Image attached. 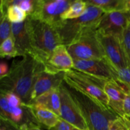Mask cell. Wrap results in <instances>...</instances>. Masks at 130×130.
<instances>
[{"instance_id": "cell-1", "label": "cell", "mask_w": 130, "mask_h": 130, "mask_svg": "<svg viewBox=\"0 0 130 130\" xmlns=\"http://www.w3.org/2000/svg\"><path fill=\"white\" fill-rule=\"evenodd\" d=\"M44 69L43 62L30 53H27L21 60H13L8 74L0 79V91L14 93L25 104H30L37 76Z\"/></svg>"}, {"instance_id": "cell-2", "label": "cell", "mask_w": 130, "mask_h": 130, "mask_svg": "<svg viewBox=\"0 0 130 130\" xmlns=\"http://www.w3.org/2000/svg\"><path fill=\"white\" fill-rule=\"evenodd\" d=\"M63 84L79 108L88 130H109L110 122L118 118L109 107L83 91Z\"/></svg>"}, {"instance_id": "cell-3", "label": "cell", "mask_w": 130, "mask_h": 130, "mask_svg": "<svg viewBox=\"0 0 130 130\" xmlns=\"http://www.w3.org/2000/svg\"><path fill=\"white\" fill-rule=\"evenodd\" d=\"M27 27L30 37L32 55L45 63L54 50L62 44L60 37L52 25L27 16Z\"/></svg>"}, {"instance_id": "cell-4", "label": "cell", "mask_w": 130, "mask_h": 130, "mask_svg": "<svg viewBox=\"0 0 130 130\" xmlns=\"http://www.w3.org/2000/svg\"><path fill=\"white\" fill-rule=\"evenodd\" d=\"M97 24L85 28L67 46V50L74 60L105 58L98 36Z\"/></svg>"}, {"instance_id": "cell-5", "label": "cell", "mask_w": 130, "mask_h": 130, "mask_svg": "<svg viewBox=\"0 0 130 130\" xmlns=\"http://www.w3.org/2000/svg\"><path fill=\"white\" fill-rule=\"evenodd\" d=\"M104 13L105 12L100 8L88 5L86 11L81 17L74 19L63 20L55 28L62 44L67 46L71 44L85 28L97 24Z\"/></svg>"}, {"instance_id": "cell-6", "label": "cell", "mask_w": 130, "mask_h": 130, "mask_svg": "<svg viewBox=\"0 0 130 130\" xmlns=\"http://www.w3.org/2000/svg\"><path fill=\"white\" fill-rule=\"evenodd\" d=\"M65 81L70 86L96 99L108 107L109 99L104 91V87L107 81H110L93 77L72 69L66 72Z\"/></svg>"}, {"instance_id": "cell-7", "label": "cell", "mask_w": 130, "mask_h": 130, "mask_svg": "<svg viewBox=\"0 0 130 130\" xmlns=\"http://www.w3.org/2000/svg\"><path fill=\"white\" fill-rule=\"evenodd\" d=\"M73 0H35L32 13L28 16L56 28L63 21L62 15L68 10Z\"/></svg>"}, {"instance_id": "cell-8", "label": "cell", "mask_w": 130, "mask_h": 130, "mask_svg": "<svg viewBox=\"0 0 130 130\" xmlns=\"http://www.w3.org/2000/svg\"><path fill=\"white\" fill-rule=\"evenodd\" d=\"M0 109L1 121L8 123L17 129L21 130L23 127L30 124L39 126L27 104L17 107L11 106L3 93L0 95Z\"/></svg>"}, {"instance_id": "cell-9", "label": "cell", "mask_w": 130, "mask_h": 130, "mask_svg": "<svg viewBox=\"0 0 130 130\" xmlns=\"http://www.w3.org/2000/svg\"><path fill=\"white\" fill-rule=\"evenodd\" d=\"M77 71L93 77L119 84L118 72L106 58L93 60H74V68Z\"/></svg>"}, {"instance_id": "cell-10", "label": "cell", "mask_w": 130, "mask_h": 130, "mask_svg": "<svg viewBox=\"0 0 130 130\" xmlns=\"http://www.w3.org/2000/svg\"><path fill=\"white\" fill-rule=\"evenodd\" d=\"M98 36L105 53V58L116 71L129 67L122 39L114 36L103 34L99 30Z\"/></svg>"}, {"instance_id": "cell-11", "label": "cell", "mask_w": 130, "mask_h": 130, "mask_svg": "<svg viewBox=\"0 0 130 130\" xmlns=\"http://www.w3.org/2000/svg\"><path fill=\"white\" fill-rule=\"evenodd\" d=\"M130 24V10H124L105 13L97 24L99 32L122 39L124 30Z\"/></svg>"}, {"instance_id": "cell-12", "label": "cell", "mask_w": 130, "mask_h": 130, "mask_svg": "<svg viewBox=\"0 0 130 130\" xmlns=\"http://www.w3.org/2000/svg\"><path fill=\"white\" fill-rule=\"evenodd\" d=\"M61 105L60 118L82 130H88L79 108L74 100L63 82L60 87Z\"/></svg>"}, {"instance_id": "cell-13", "label": "cell", "mask_w": 130, "mask_h": 130, "mask_svg": "<svg viewBox=\"0 0 130 130\" xmlns=\"http://www.w3.org/2000/svg\"><path fill=\"white\" fill-rule=\"evenodd\" d=\"M66 74V72L64 71L60 72H49L46 71L45 69L41 71L37 76L33 87L31 102L50 90L59 88L65 80Z\"/></svg>"}, {"instance_id": "cell-14", "label": "cell", "mask_w": 130, "mask_h": 130, "mask_svg": "<svg viewBox=\"0 0 130 130\" xmlns=\"http://www.w3.org/2000/svg\"><path fill=\"white\" fill-rule=\"evenodd\" d=\"M44 65L46 71L49 72H67L74 68V60L69 53L67 46L60 44L54 50Z\"/></svg>"}, {"instance_id": "cell-15", "label": "cell", "mask_w": 130, "mask_h": 130, "mask_svg": "<svg viewBox=\"0 0 130 130\" xmlns=\"http://www.w3.org/2000/svg\"><path fill=\"white\" fill-rule=\"evenodd\" d=\"M109 99L108 107L118 117H126L124 112V101L126 93L114 81H107L104 87Z\"/></svg>"}, {"instance_id": "cell-16", "label": "cell", "mask_w": 130, "mask_h": 130, "mask_svg": "<svg viewBox=\"0 0 130 130\" xmlns=\"http://www.w3.org/2000/svg\"><path fill=\"white\" fill-rule=\"evenodd\" d=\"M11 36L13 39L19 56L23 57L27 53L32 54V50L27 27L26 20L20 23H12Z\"/></svg>"}, {"instance_id": "cell-17", "label": "cell", "mask_w": 130, "mask_h": 130, "mask_svg": "<svg viewBox=\"0 0 130 130\" xmlns=\"http://www.w3.org/2000/svg\"><path fill=\"white\" fill-rule=\"evenodd\" d=\"M29 104L36 105L45 108L52 111L60 117L61 105L60 88L53 89L40 95Z\"/></svg>"}, {"instance_id": "cell-18", "label": "cell", "mask_w": 130, "mask_h": 130, "mask_svg": "<svg viewBox=\"0 0 130 130\" xmlns=\"http://www.w3.org/2000/svg\"><path fill=\"white\" fill-rule=\"evenodd\" d=\"M37 123L41 127L50 129L57 124L60 117L51 110L33 104H28Z\"/></svg>"}, {"instance_id": "cell-19", "label": "cell", "mask_w": 130, "mask_h": 130, "mask_svg": "<svg viewBox=\"0 0 130 130\" xmlns=\"http://www.w3.org/2000/svg\"><path fill=\"white\" fill-rule=\"evenodd\" d=\"M126 0H86L88 5L97 6L105 13L126 10Z\"/></svg>"}, {"instance_id": "cell-20", "label": "cell", "mask_w": 130, "mask_h": 130, "mask_svg": "<svg viewBox=\"0 0 130 130\" xmlns=\"http://www.w3.org/2000/svg\"><path fill=\"white\" fill-rule=\"evenodd\" d=\"M88 5L86 1L73 0L68 10L62 15L63 20H69L78 18L86 11Z\"/></svg>"}, {"instance_id": "cell-21", "label": "cell", "mask_w": 130, "mask_h": 130, "mask_svg": "<svg viewBox=\"0 0 130 130\" xmlns=\"http://www.w3.org/2000/svg\"><path fill=\"white\" fill-rule=\"evenodd\" d=\"M0 55L2 58L5 57H15L19 56L17 50L15 46L12 36L7 38L1 43L0 45Z\"/></svg>"}, {"instance_id": "cell-22", "label": "cell", "mask_w": 130, "mask_h": 130, "mask_svg": "<svg viewBox=\"0 0 130 130\" xmlns=\"http://www.w3.org/2000/svg\"><path fill=\"white\" fill-rule=\"evenodd\" d=\"M8 18L11 23L23 22L27 19V14L21 8L17 5H11L7 9L6 11Z\"/></svg>"}, {"instance_id": "cell-23", "label": "cell", "mask_w": 130, "mask_h": 130, "mask_svg": "<svg viewBox=\"0 0 130 130\" xmlns=\"http://www.w3.org/2000/svg\"><path fill=\"white\" fill-rule=\"evenodd\" d=\"M0 19V41L2 43L12 35V23L8 18L6 13L1 14Z\"/></svg>"}, {"instance_id": "cell-24", "label": "cell", "mask_w": 130, "mask_h": 130, "mask_svg": "<svg viewBox=\"0 0 130 130\" xmlns=\"http://www.w3.org/2000/svg\"><path fill=\"white\" fill-rule=\"evenodd\" d=\"M109 130H130V119L128 117H118L110 122Z\"/></svg>"}, {"instance_id": "cell-25", "label": "cell", "mask_w": 130, "mask_h": 130, "mask_svg": "<svg viewBox=\"0 0 130 130\" xmlns=\"http://www.w3.org/2000/svg\"><path fill=\"white\" fill-rule=\"evenodd\" d=\"M1 93H3L6 97L8 102L11 106L17 107H22L26 105L24 102L22 101L20 97H19L17 95L12 92H2L1 91Z\"/></svg>"}, {"instance_id": "cell-26", "label": "cell", "mask_w": 130, "mask_h": 130, "mask_svg": "<svg viewBox=\"0 0 130 130\" xmlns=\"http://www.w3.org/2000/svg\"><path fill=\"white\" fill-rule=\"evenodd\" d=\"M122 43L128 58L130 67V24L123 32V37H122Z\"/></svg>"}, {"instance_id": "cell-27", "label": "cell", "mask_w": 130, "mask_h": 130, "mask_svg": "<svg viewBox=\"0 0 130 130\" xmlns=\"http://www.w3.org/2000/svg\"><path fill=\"white\" fill-rule=\"evenodd\" d=\"M50 130H82L60 118L58 123Z\"/></svg>"}, {"instance_id": "cell-28", "label": "cell", "mask_w": 130, "mask_h": 130, "mask_svg": "<svg viewBox=\"0 0 130 130\" xmlns=\"http://www.w3.org/2000/svg\"><path fill=\"white\" fill-rule=\"evenodd\" d=\"M117 72L119 79L130 88V67L121 69Z\"/></svg>"}, {"instance_id": "cell-29", "label": "cell", "mask_w": 130, "mask_h": 130, "mask_svg": "<svg viewBox=\"0 0 130 130\" xmlns=\"http://www.w3.org/2000/svg\"><path fill=\"white\" fill-rule=\"evenodd\" d=\"M124 112L126 116L130 118V93L126 95L124 101Z\"/></svg>"}, {"instance_id": "cell-30", "label": "cell", "mask_w": 130, "mask_h": 130, "mask_svg": "<svg viewBox=\"0 0 130 130\" xmlns=\"http://www.w3.org/2000/svg\"><path fill=\"white\" fill-rule=\"evenodd\" d=\"M9 71L10 70L8 69L7 63L2 61L0 64V79L7 76L9 73Z\"/></svg>"}, {"instance_id": "cell-31", "label": "cell", "mask_w": 130, "mask_h": 130, "mask_svg": "<svg viewBox=\"0 0 130 130\" xmlns=\"http://www.w3.org/2000/svg\"><path fill=\"white\" fill-rule=\"evenodd\" d=\"M21 130H43L40 127L36 124H30L28 126L23 127Z\"/></svg>"}, {"instance_id": "cell-32", "label": "cell", "mask_w": 130, "mask_h": 130, "mask_svg": "<svg viewBox=\"0 0 130 130\" xmlns=\"http://www.w3.org/2000/svg\"><path fill=\"white\" fill-rule=\"evenodd\" d=\"M126 10H130V0H126Z\"/></svg>"}, {"instance_id": "cell-33", "label": "cell", "mask_w": 130, "mask_h": 130, "mask_svg": "<svg viewBox=\"0 0 130 130\" xmlns=\"http://www.w3.org/2000/svg\"><path fill=\"white\" fill-rule=\"evenodd\" d=\"M0 130H6V128L4 126L1 125V129Z\"/></svg>"}, {"instance_id": "cell-34", "label": "cell", "mask_w": 130, "mask_h": 130, "mask_svg": "<svg viewBox=\"0 0 130 130\" xmlns=\"http://www.w3.org/2000/svg\"><path fill=\"white\" fill-rule=\"evenodd\" d=\"M129 119H130V118H129Z\"/></svg>"}]
</instances>
